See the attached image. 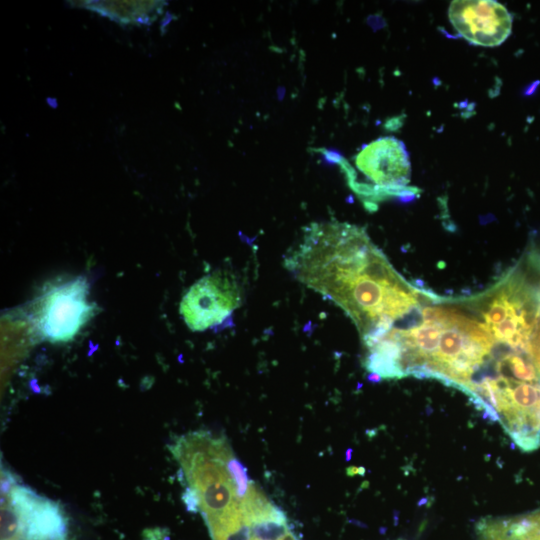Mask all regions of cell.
Wrapping results in <instances>:
<instances>
[{
	"instance_id": "5",
	"label": "cell",
	"mask_w": 540,
	"mask_h": 540,
	"mask_svg": "<svg viewBox=\"0 0 540 540\" xmlns=\"http://www.w3.org/2000/svg\"><path fill=\"white\" fill-rule=\"evenodd\" d=\"M1 540H54L64 523L59 506L2 473Z\"/></svg>"
},
{
	"instance_id": "9",
	"label": "cell",
	"mask_w": 540,
	"mask_h": 540,
	"mask_svg": "<svg viewBox=\"0 0 540 540\" xmlns=\"http://www.w3.org/2000/svg\"><path fill=\"white\" fill-rule=\"evenodd\" d=\"M355 165L372 184L370 190L392 194L405 189L410 181L408 152L403 142L392 136L365 145L356 155Z\"/></svg>"
},
{
	"instance_id": "3",
	"label": "cell",
	"mask_w": 540,
	"mask_h": 540,
	"mask_svg": "<svg viewBox=\"0 0 540 540\" xmlns=\"http://www.w3.org/2000/svg\"><path fill=\"white\" fill-rule=\"evenodd\" d=\"M190 488L214 540H226L246 523L240 509L236 485L227 468L233 454L225 438L205 432L189 434L174 446Z\"/></svg>"
},
{
	"instance_id": "8",
	"label": "cell",
	"mask_w": 540,
	"mask_h": 540,
	"mask_svg": "<svg viewBox=\"0 0 540 540\" xmlns=\"http://www.w3.org/2000/svg\"><path fill=\"white\" fill-rule=\"evenodd\" d=\"M448 17L458 34L474 45L499 46L512 31L510 12L493 0L452 1Z\"/></svg>"
},
{
	"instance_id": "1",
	"label": "cell",
	"mask_w": 540,
	"mask_h": 540,
	"mask_svg": "<svg viewBox=\"0 0 540 540\" xmlns=\"http://www.w3.org/2000/svg\"><path fill=\"white\" fill-rule=\"evenodd\" d=\"M304 285L339 306L362 342L378 337L417 306L424 288L408 283L369 238L347 222H314L285 257Z\"/></svg>"
},
{
	"instance_id": "2",
	"label": "cell",
	"mask_w": 540,
	"mask_h": 540,
	"mask_svg": "<svg viewBox=\"0 0 540 540\" xmlns=\"http://www.w3.org/2000/svg\"><path fill=\"white\" fill-rule=\"evenodd\" d=\"M465 390L523 451L540 447V377L529 354L507 350Z\"/></svg>"
},
{
	"instance_id": "10",
	"label": "cell",
	"mask_w": 540,
	"mask_h": 540,
	"mask_svg": "<svg viewBox=\"0 0 540 540\" xmlns=\"http://www.w3.org/2000/svg\"><path fill=\"white\" fill-rule=\"evenodd\" d=\"M478 540H540V510L509 517H488L476 526Z\"/></svg>"
},
{
	"instance_id": "14",
	"label": "cell",
	"mask_w": 540,
	"mask_h": 540,
	"mask_svg": "<svg viewBox=\"0 0 540 540\" xmlns=\"http://www.w3.org/2000/svg\"><path fill=\"white\" fill-rule=\"evenodd\" d=\"M227 468L236 485L237 495L239 499L242 500L251 483L247 474V469L234 454L227 460Z\"/></svg>"
},
{
	"instance_id": "12",
	"label": "cell",
	"mask_w": 540,
	"mask_h": 540,
	"mask_svg": "<svg viewBox=\"0 0 540 540\" xmlns=\"http://www.w3.org/2000/svg\"><path fill=\"white\" fill-rule=\"evenodd\" d=\"M290 530L286 515L278 506L250 524L251 540H282Z\"/></svg>"
},
{
	"instance_id": "6",
	"label": "cell",
	"mask_w": 540,
	"mask_h": 540,
	"mask_svg": "<svg viewBox=\"0 0 540 540\" xmlns=\"http://www.w3.org/2000/svg\"><path fill=\"white\" fill-rule=\"evenodd\" d=\"M87 295L88 283L83 277L50 288L38 303L35 317L38 332L51 342L73 339L94 311Z\"/></svg>"
},
{
	"instance_id": "7",
	"label": "cell",
	"mask_w": 540,
	"mask_h": 540,
	"mask_svg": "<svg viewBox=\"0 0 540 540\" xmlns=\"http://www.w3.org/2000/svg\"><path fill=\"white\" fill-rule=\"evenodd\" d=\"M241 304V292L234 277L214 272L199 279L183 296L180 313L193 331L219 325Z\"/></svg>"
},
{
	"instance_id": "15",
	"label": "cell",
	"mask_w": 540,
	"mask_h": 540,
	"mask_svg": "<svg viewBox=\"0 0 540 540\" xmlns=\"http://www.w3.org/2000/svg\"><path fill=\"white\" fill-rule=\"evenodd\" d=\"M183 501L187 505L189 511H197L198 509V497L196 493L190 487L186 488L182 496Z\"/></svg>"
},
{
	"instance_id": "4",
	"label": "cell",
	"mask_w": 540,
	"mask_h": 540,
	"mask_svg": "<svg viewBox=\"0 0 540 540\" xmlns=\"http://www.w3.org/2000/svg\"><path fill=\"white\" fill-rule=\"evenodd\" d=\"M460 300L476 312L495 343L529 354L536 289L520 267L507 271L486 291Z\"/></svg>"
},
{
	"instance_id": "11",
	"label": "cell",
	"mask_w": 540,
	"mask_h": 540,
	"mask_svg": "<svg viewBox=\"0 0 540 540\" xmlns=\"http://www.w3.org/2000/svg\"><path fill=\"white\" fill-rule=\"evenodd\" d=\"M84 6L115 21L148 23L149 14L157 12L158 2H84Z\"/></svg>"
},
{
	"instance_id": "13",
	"label": "cell",
	"mask_w": 540,
	"mask_h": 540,
	"mask_svg": "<svg viewBox=\"0 0 540 540\" xmlns=\"http://www.w3.org/2000/svg\"><path fill=\"white\" fill-rule=\"evenodd\" d=\"M532 268L540 274V253L531 252L528 256ZM536 289V314L534 319L533 331L530 339L529 355L535 366L536 372L540 377V281L535 285Z\"/></svg>"
}]
</instances>
